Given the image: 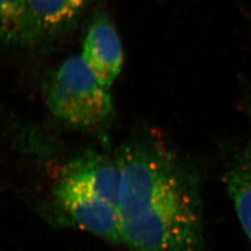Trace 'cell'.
<instances>
[{
    "mask_svg": "<svg viewBox=\"0 0 251 251\" xmlns=\"http://www.w3.org/2000/svg\"><path fill=\"white\" fill-rule=\"evenodd\" d=\"M100 83L109 89L122 72L124 50L116 25L105 14L92 20L79 55Z\"/></svg>",
    "mask_w": 251,
    "mask_h": 251,
    "instance_id": "cell-4",
    "label": "cell"
},
{
    "mask_svg": "<svg viewBox=\"0 0 251 251\" xmlns=\"http://www.w3.org/2000/svg\"><path fill=\"white\" fill-rule=\"evenodd\" d=\"M90 0H28L34 45L58 37L80 17Z\"/></svg>",
    "mask_w": 251,
    "mask_h": 251,
    "instance_id": "cell-6",
    "label": "cell"
},
{
    "mask_svg": "<svg viewBox=\"0 0 251 251\" xmlns=\"http://www.w3.org/2000/svg\"><path fill=\"white\" fill-rule=\"evenodd\" d=\"M54 196L82 229L108 242L123 244L117 206L63 175L54 190Z\"/></svg>",
    "mask_w": 251,
    "mask_h": 251,
    "instance_id": "cell-3",
    "label": "cell"
},
{
    "mask_svg": "<svg viewBox=\"0 0 251 251\" xmlns=\"http://www.w3.org/2000/svg\"><path fill=\"white\" fill-rule=\"evenodd\" d=\"M63 176L77 181L117 207L120 190V171L117 161L97 152H88L67 165Z\"/></svg>",
    "mask_w": 251,
    "mask_h": 251,
    "instance_id": "cell-5",
    "label": "cell"
},
{
    "mask_svg": "<svg viewBox=\"0 0 251 251\" xmlns=\"http://www.w3.org/2000/svg\"><path fill=\"white\" fill-rule=\"evenodd\" d=\"M50 113L63 124L80 130H96L114 116L109 89L103 87L79 55L65 59L44 83Z\"/></svg>",
    "mask_w": 251,
    "mask_h": 251,
    "instance_id": "cell-2",
    "label": "cell"
},
{
    "mask_svg": "<svg viewBox=\"0 0 251 251\" xmlns=\"http://www.w3.org/2000/svg\"><path fill=\"white\" fill-rule=\"evenodd\" d=\"M228 195L251 242V141L233 158L225 174Z\"/></svg>",
    "mask_w": 251,
    "mask_h": 251,
    "instance_id": "cell-7",
    "label": "cell"
},
{
    "mask_svg": "<svg viewBox=\"0 0 251 251\" xmlns=\"http://www.w3.org/2000/svg\"><path fill=\"white\" fill-rule=\"evenodd\" d=\"M0 43L34 45L28 0H0Z\"/></svg>",
    "mask_w": 251,
    "mask_h": 251,
    "instance_id": "cell-8",
    "label": "cell"
},
{
    "mask_svg": "<svg viewBox=\"0 0 251 251\" xmlns=\"http://www.w3.org/2000/svg\"><path fill=\"white\" fill-rule=\"evenodd\" d=\"M118 216L123 244L132 251H202L198 179L179 156L153 139L123 145Z\"/></svg>",
    "mask_w": 251,
    "mask_h": 251,
    "instance_id": "cell-1",
    "label": "cell"
}]
</instances>
